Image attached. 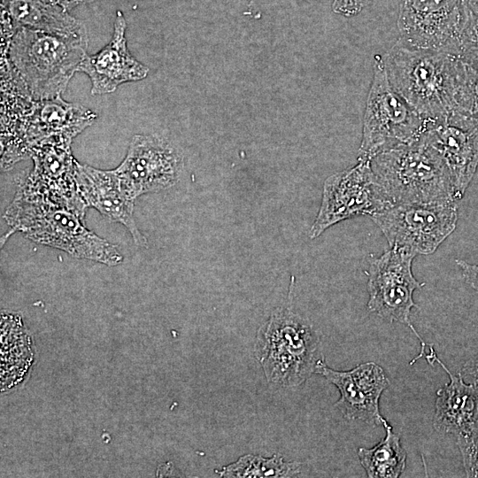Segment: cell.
Masks as SVG:
<instances>
[{"mask_svg": "<svg viewBox=\"0 0 478 478\" xmlns=\"http://www.w3.org/2000/svg\"><path fill=\"white\" fill-rule=\"evenodd\" d=\"M96 114L61 96L35 100L19 86L2 89L1 166L10 169L29 156L41 141L54 135L73 139L92 125Z\"/></svg>", "mask_w": 478, "mask_h": 478, "instance_id": "6da1fadb", "label": "cell"}, {"mask_svg": "<svg viewBox=\"0 0 478 478\" xmlns=\"http://www.w3.org/2000/svg\"><path fill=\"white\" fill-rule=\"evenodd\" d=\"M4 220L11 232H21L30 240L57 248L69 255L106 266H117L123 256L116 245L89 230L77 212L42 196L17 187L6 208Z\"/></svg>", "mask_w": 478, "mask_h": 478, "instance_id": "7a4b0ae2", "label": "cell"}, {"mask_svg": "<svg viewBox=\"0 0 478 478\" xmlns=\"http://www.w3.org/2000/svg\"><path fill=\"white\" fill-rule=\"evenodd\" d=\"M4 59L35 100L62 95L87 55V35L20 27L4 42Z\"/></svg>", "mask_w": 478, "mask_h": 478, "instance_id": "3957f363", "label": "cell"}, {"mask_svg": "<svg viewBox=\"0 0 478 478\" xmlns=\"http://www.w3.org/2000/svg\"><path fill=\"white\" fill-rule=\"evenodd\" d=\"M382 58L392 88L423 118L437 120L455 110L459 56L397 41Z\"/></svg>", "mask_w": 478, "mask_h": 478, "instance_id": "277c9868", "label": "cell"}, {"mask_svg": "<svg viewBox=\"0 0 478 478\" xmlns=\"http://www.w3.org/2000/svg\"><path fill=\"white\" fill-rule=\"evenodd\" d=\"M370 166L389 205L459 200L438 153L421 137L375 155Z\"/></svg>", "mask_w": 478, "mask_h": 478, "instance_id": "5b68a950", "label": "cell"}, {"mask_svg": "<svg viewBox=\"0 0 478 478\" xmlns=\"http://www.w3.org/2000/svg\"><path fill=\"white\" fill-rule=\"evenodd\" d=\"M254 353L266 381L284 388L297 387L308 380L321 358L317 332L288 306L275 309L260 327Z\"/></svg>", "mask_w": 478, "mask_h": 478, "instance_id": "8992f818", "label": "cell"}, {"mask_svg": "<svg viewBox=\"0 0 478 478\" xmlns=\"http://www.w3.org/2000/svg\"><path fill=\"white\" fill-rule=\"evenodd\" d=\"M373 71L358 160H370L381 152L418 142L430 121L392 88L382 56L374 57Z\"/></svg>", "mask_w": 478, "mask_h": 478, "instance_id": "52a82bcc", "label": "cell"}, {"mask_svg": "<svg viewBox=\"0 0 478 478\" xmlns=\"http://www.w3.org/2000/svg\"><path fill=\"white\" fill-rule=\"evenodd\" d=\"M390 248L416 256L434 253L455 230L457 202L389 205L371 216Z\"/></svg>", "mask_w": 478, "mask_h": 478, "instance_id": "ba28073f", "label": "cell"}, {"mask_svg": "<svg viewBox=\"0 0 478 478\" xmlns=\"http://www.w3.org/2000/svg\"><path fill=\"white\" fill-rule=\"evenodd\" d=\"M415 257L413 253L390 248L374 258L366 272L368 310L389 322L406 325L420 341V354L410 362L411 365L426 356L429 345L410 320L411 311L416 307L413 292L425 285L417 281L412 274V264Z\"/></svg>", "mask_w": 478, "mask_h": 478, "instance_id": "9c48e42d", "label": "cell"}, {"mask_svg": "<svg viewBox=\"0 0 478 478\" xmlns=\"http://www.w3.org/2000/svg\"><path fill=\"white\" fill-rule=\"evenodd\" d=\"M389 206L377 184L370 160L358 163L326 179L318 214L309 230L314 239L343 220L369 215Z\"/></svg>", "mask_w": 478, "mask_h": 478, "instance_id": "30bf717a", "label": "cell"}, {"mask_svg": "<svg viewBox=\"0 0 478 478\" xmlns=\"http://www.w3.org/2000/svg\"><path fill=\"white\" fill-rule=\"evenodd\" d=\"M181 167V156L166 139L135 135L124 159L113 170L125 194L135 201L143 194L173 187Z\"/></svg>", "mask_w": 478, "mask_h": 478, "instance_id": "8fae6325", "label": "cell"}, {"mask_svg": "<svg viewBox=\"0 0 478 478\" xmlns=\"http://www.w3.org/2000/svg\"><path fill=\"white\" fill-rule=\"evenodd\" d=\"M73 139L54 135L35 144L29 151L34 166L18 186L63 204L84 217L87 206L75 183L77 160L71 151Z\"/></svg>", "mask_w": 478, "mask_h": 478, "instance_id": "7c38bea8", "label": "cell"}, {"mask_svg": "<svg viewBox=\"0 0 478 478\" xmlns=\"http://www.w3.org/2000/svg\"><path fill=\"white\" fill-rule=\"evenodd\" d=\"M421 138L438 153L460 200L478 166V119L452 110L430 120Z\"/></svg>", "mask_w": 478, "mask_h": 478, "instance_id": "4fadbf2b", "label": "cell"}, {"mask_svg": "<svg viewBox=\"0 0 478 478\" xmlns=\"http://www.w3.org/2000/svg\"><path fill=\"white\" fill-rule=\"evenodd\" d=\"M460 20L461 0H403L398 41L416 49L456 55Z\"/></svg>", "mask_w": 478, "mask_h": 478, "instance_id": "5bb4252c", "label": "cell"}, {"mask_svg": "<svg viewBox=\"0 0 478 478\" xmlns=\"http://www.w3.org/2000/svg\"><path fill=\"white\" fill-rule=\"evenodd\" d=\"M314 374L323 376L337 388L340 398L335 407L346 419L373 426H383L387 422L380 412L379 403L389 381L381 366L366 362L349 371H338L328 366L321 358L316 364Z\"/></svg>", "mask_w": 478, "mask_h": 478, "instance_id": "9a60e30c", "label": "cell"}, {"mask_svg": "<svg viewBox=\"0 0 478 478\" xmlns=\"http://www.w3.org/2000/svg\"><path fill=\"white\" fill-rule=\"evenodd\" d=\"M127 23L123 13L116 12L111 41L98 52L86 55L78 67L91 81L92 95L112 93L126 82L147 77L149 68L135 59L127 49Z\"/></svg>", "mask_w": 478, "mask_h": 478, "instance_id": "2e32d148", "label": "cell"}, {"mask_svg": "<svg viewBox=\"0 0 478 478\" xmlns=\"http://www.w3.org/2000/svg\"><path fill=\"white\" fill-rule=\"evenodd\" d=\"M75 183L85 205L93 207L109 220L124 225L140 247L147 244L134 219V203L120 184L114 170H100L77 162Z\"/></svg>", "mask_w": 478, "mask_h": 478, "instance_id": "e0dca14e", "label": "cell"}, {"mask_svg": "<svg viewBox=\"0 0 478 478\" xmlns=\"http://www.w3.org/2000/svg\"><path fill=\"white\" fill-rule=\"evenodd\" d=\"M2 41L20 27L65 35H87L83 24L53 0H1Z\"/></svg>", "mask_w": 478, "mask_h": 478, "instance_id": "ac0fdd59", "label": "cell"}, {"mask_svg": "<svg viewBox=\"0 0 478 478\" xmlns=\"http://www.w3.org/2000/svg\"><path fill=\"white\" fill-rule=\"evenodd\" d=\"M434 361L448 374L450 382L436 391L433 426L457 440L467 437L478 421V390L459 374H453L437 355Z\"/></svg>", "mask_w": 478, "mask_h": 478, "instance_id": "d6986e66", "label": "cell"}, {"mask_svg": "<svg viewBox=\"0 0 478 478\" xmlns=\"http://www.w3.org/2000/svg\"><path fill=\"white\" fill-rule=\"evenodd\" d=\"M383 427L385 437L372 448H358V457L368 477L397 478L405 471L407 454L388 421Z\"/></svg>", "mask_w": 478, "mask_h": 478, "instance_id": "ffe728a7", "label": "cell"}, {"mask_svg": "<svg viewBox=\"0 0 478 478\" xmlns=\"http://www.w3.org/2000/svg\"><path fill=\"white\" fill-rule=\"evenodd\" d=\"M301 473V463L286 461L276 453L270 458L246 454L235 462L216 470L220 477H295Z\"/></svg>", "mask_w": 478, "mask_h": 478, "instance_id": "44dd1931", "label": "cell"}, {"mask_svg": "<svg viewBox=\"0 0 478 478\" xmlns=\"http://www.w3.org/2000/svg\"><path fill=\"white\" fill-rule=\"evenodd\" d=\"M456 55L465 60L478 61V0H461Z\"/></svg>", "mask_w": 478, "mask_h": 478, "instance_id": "7402d4cb", "label": "cell"}, {"mask_svg": "<svg viewBox=\"0 0 478 478\" xmlns=\"http://www.w3.org/2000/svg\"><path fill=\"white\" fill-rule=\"evenodd\" d=\"M455 110L469 113L478 119V61L461 58Z\"/></svg>", "mask_w": 478, "mask_h": 478, "instance_id": "603a6c76", "label": "cell"}, {"mask_svg": "<svg viewBox=\"0 0 478 478\" xmlns=\"http://www.w3.org/2000/svg\"><path fill=\"white\" fill-rule=\"evenodd\" d=\"M464 468L468 477H478V421L472 433L466 438L458 439Z\"/></svg>", "mask_w": 478, "mask_h": 478, "instance_id": "cb8c5ba5", "label": "cell"}, {"mask_svg": "<svg viewBox=\"0 0 478 478\" xmlns=\"http://www.w3.org/2000/svg\"><path fill=\"white\" fill-rule=\"evenodd\" d=\"M373 0H334L333 11L345 17H351L358 14Z\"/></svg>", "mask_w": 478, "mask_h": 478, "instance_id": "d4e9b609", "label": "cell"}, {"mask_svg": "<svg viewBox=\"0 0 478 478\" xmlns=\"http://www.w3.org/2000/svg\"><path fill=\"white\" fill-rule=\"evenodd\" d=\"M456 264L466 282L478 292V264H471L462 259H457Z\"/></svg>", "mask_w": 478, "mask_h": 478, "instance_id": "484cf974", "label": "cell"}, {"mask_svg": "<svg viewBox=\"0 0 478 478\" xmlns=\"http://www.w3.org/2000/svg\"><path fill=\"white\" fill-rule=\"evenodd\" d=\"M459 374L466 382L473 384L478 390V353L463 365Z\"/></svg>", "mask_w": 478, "mask_h": 478, "instance_id": "4316f807", "label": "cell"}, {"mask_svg": "<svg viewBox=\"0 0 478 478\" xmlns=\"http://www.w3.org/2000/svg\"><path fill=\"white\" fill-rule=\"evenodd\" d=\"M55 4L60 6L64 11L69 12L79 4L90 3L94 0H53Z\"/></svg>", "mask_w": 478, "mask_h": 478, "instance_id": "83f0119b", "label": "cell"}]
</instances>
